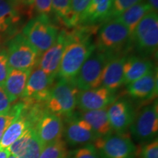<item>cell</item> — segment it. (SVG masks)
I'll list each match as a JSON object with an SVG mask.
<instances>
[{
  "instance_id": "obj_1",
  "label": "cell",
  "mask_w": 158,
  "mask_h": 158,
  "mask_svg": "<svg viewBox=\"0 0 158 158\" xmlns=\"http://www.w3.org/2000/svg\"><path fill=\"white\" fill-rule=\"evenodd\" d=\"M89 27H82L70 32L68 31V42L57 74L59 78H73L83 64L95 51L93 31Z\"/></svg>"
},
{
  "instance_id": "obj_2",
  "label": "cell",
  "mask_w": 158,
  "mask_h": 158,
  "mask_svg": "<svg viewBox=\"0 0 158 158\" xmlns=\"http://www.w3.org/2000/svg\"><path fill=\"white\" fill-rule=\"evenodd\" d=\"M79 92L72 79L59 78L45 102V109L59 116H70L76 107Z\"/></svg>"
},
{
  "instance_id": "obj_3",
  "label": "cell",
  "mask_w": 158,
  "mask_h": 158,
  "mask_svg": "<svg viewBox=\"0 0 158 158\" xmlns=\"http://www.w3.org/2000/svg\"><path fill=\"white\" fill-rule=\"evenodd\" d=\"M22 35L41 55L55 43L59 31L49 16L38 15L27 22Z\"/></svg>"
},
{
  "instance_id": "obj_4",
  "label": "cell",
  "mask_w": 158,
  "mask_h": 158,
  "mask_svg": "<svg viewBox=\"0 0 158 158\" xmlns=\"http://www.w3.org/2000/svg\"><path fill=\"white\" fill-rule=\"evenodd\" d=\"M130 42V35L127 27L116 19H111L106 21L99 29L96 50L111 56L121 53Z\"/></svg>"
},
{
  "instance_id": "obj_5",
  "label": "cell",
  "mask_w": 158,
  "mask_h": 158,
  "mask_svg": "<svg viewBox=\"0 0 158 158\" xmlns=\"http://www.w3.org/2000/svg\"><path fill=\"white\" fill-rule=\"evenodd\" d=\"M135 50L141 56L155 54L158 46V15L151 10L141 20L130 37Z\"/></svg>"
},
{
  "instance_id": "obj_6",
  "label": "cell",
  "mask_w": 158,
  "mask_h": 158,
  "mask_svg": "<svg viewBox=\"0 0 158 158\" xmlns=\"http://www.w3.org/2000/svg\"><path fill=\"white\" fill-rule=\"evenodd\" d=\"M92 144L102 158H135L137 148L127 133H113L98 138Z\"/></svg>"
},
{
  "instance_id": "obj_7",
  "label": "cell",
  "mask_w": 158,
  "mask_h": 158,
  "mask_svg": "<svg viewBox=\"0 0 158 158\" xmlns=\"http://www.w3.org/2000/svg\"><path fill=\"white\" fill-rule=\"evenodd\" d=\"M109 56L95 49L72 79L79 90L86 91L101 86L102 72Z\"/></svg>"
},
{
  "instance_id": "obj_8",
  "label": "cell",
  "mask_w": 158,
  "mask_h": 158,
  "mask_svg": "<svg viewBox=\"0 0 158 158\" xmlns=\"http://www.w3.org/2000/svg\"><path fill=\"white\" fill-rule=\"evenodd\" d=\"M7 58L10 68L31 70L37 65L40 54L22 34H19L9 41Z\"/></svg>"
},
{
  "instance_id": "obj_9",
  "label": "cell",
  "mask_w": 158,
  "mask_h": 158,
  "mask_svg": "<svg viewBox=\"0 0 158 158\" xmlns=\"http://www.w3.org/2000/svg\"><path fill=\"white\" fill-rule=\"evenodd\" d=\"M130 135L135 141L146 143L157 138L158 132V104L156 100L135 114L130 126Z\"/></svg>"
},
{
  "instance_id": "obj_10",
  "label": "cell",
  "mask_w": 158,
  "mask_h": 158,
  "mask_svg": "<svg viewBox=\"0 0 158 158\" xmlns=\"http://www.w3.org/2000/svg\"><path fill=\"white\" fill-rule=\"evenodd\" d=\"M55 79L36 66L31 71L21 98L26 102L45 103Z\"/></svg>"
},
{
  "instance_id": "obj_11",
  "label": "cell",
  "mask_w": 158,
  "mask_h": 158,
  "mask_svg": "<svg viewBox=\"0 0 158 158\" xmlns=\"http://www.w3.org/2000/svg\"><path fill=\"white\" fill-rule=\"evenodd\" d=\"M63 134L65 143L70 147L86 145L92 143L98 138L91 126L82 119L78 114L73 113L66 116Z\"/></svg>"
},
{
  "instance_id": "obj_12",
  "label": "cell",
  "mask_w": 158,
  "mask_h": 158,
  "mask_svg": "<svg viewBox=\"0 0 158 158\" xmlns=\"http://www.w3.org/2000/svg\"><path fill=\"white\" fill-rule=\"evenodd\" d=\"M107 113L110 126L116 133H127L135 116L133 104L125 98L116 100L108 107Z\"/></svg>"
},
{
  "instance_id": "obj_13",
  "label": "cell",
  "mask_w": 158,
  "mask_h": 158,
  "mask_svg": "<svg viewBox=\"0 0 158 158\" xmlns=\"http://www.w3.org/2000/svg\"><path fill=\"white\" fill-rule=\"evenodd\" d=\"M116 92L100 86L86 91H80L77 97L76 106L81 111L107 108L116 100Z\"/></svg>"
},
{
  "instance_id": "obj_14",
  "label": "cell",
  "mask_w": 158,
  "mask_h": 158,
  "mask_svg": "<svg viewBox=\"0 0 158 158\" xmlns=\"http://www.w3.org/2000/svg\"><path fill=\"white\" fill-rule=\"evenodd\" d=\"M68 31H61L52 46L40 56L37 66L54 78H57L59 65L68 42Z\"/></svg>"
},
{
  "instance_id": "obj_15",
  "label": "cell",
  "mask_w": 158,
  "mask_h": 158,
  "mask_svg": "<svg viewBox=\"0 0 158 158\" xmlns=\"http://www.w3.org/2000/svg\"><path fill=\"white\" fill-rule=\"evenodd\" d=\"M35 130L43 147L62 139L64 130L61 116L46 111L39 118L35 124Z\"/></svg>"
},
{
  "instance_id": "obj_16",
  "label": "cell",
  "mask_w": 158,
  "mask_h": 158,
  "mask_svg": "<svg viewBox=\"0 0 158 158\" xmlns=\"http://www.w3.org/2000/svg\"><path fill=\"white\" fill-rule=\"evenodd\" d=\"M127 54L111 55L102 72L101 86L116 92L123 84V65Z\"/></svg>"
},
{
  "instance_id": "obj_17",
  "label": "cell",
  "mask_w": 158,
  "mask_h": 158,
  "mask_svg": "<svg viewBox=\"0 0 158 158\" xmlns=\"http://www.w3.org/2000/svg\"><path fill=\"white\" fill-rule=\"evenodd\" d=\"M157 73L156 70L127 85V92L129 96L138 100L155 98L157 94Z\"/></svg>"
},
{
  "instance_id": "obj_18",
  "label": "cell",
  "mask_w": 158,
  "mask_h": 158,
  "mask_svg": "<svg viewBox=\"0 0 158 158\" xmlns=\"http://www.w3.org/2000/svg\"><path fill=\"white\" fill-rule=\"evenodd\" d=\"M155 70L151 59L136 55L127 56L123 65V84L135 81Z\"/></svg>"
},
{
  "instance_id": "obj_19",
  "label": "cell",
  "mask_w": 158,
  "mask_h": 158,
  "mask_svg": "<svg viewBox=\"0 0 158 158\" xmlns=\"http://www.w3.org/2000/svg\"><path fill=\"white\" fill-rule=\"evenodd\" d=\"M113 0H92L81 15L78 25L89 27L106 21Z\"/></svg>"
},
{
  "instance_id": "obj_20",
  "label": "cell",
  "mask_w": 158,
  "mask_h": 158,
  "mask_svg": "<svg viewBox=\"0 0 158 158\" xmlns=\"http://www.w3.org/2000/svg\"><path fill=\"white\" fill-rule=\"evenodd\" d=\"M34 127V124L23 107L21 114L12 122L2 137L0 149H8L11 144L25 133L26 130Z\"/></svg>"
},
{
  "instance_id": "obj_21",
  "label": "cell",
  "mask_w": 158,
  "mask_h": 158,
  "mask_svg": "<svg viewBox=\"0 0 158 158\" xmlns=\"http://www.w3.org/2000/svg\"><path fill=\"white\" fill-rule=\"evenodd\" d=\"M31 71L10 69L3 88L12 102L22 98Z\"/></svg>"
},
{
  "instance_id": "obj_22",
  "label": "cell",
  "mask_w": 158,
  "mask_h": 158,
  "mask_svg": "<svg viewBox=\"0 0 158 158\" xmlns=\"http://www.w3.org/2000/svg\"><path fill=\"white\" fill-rule=\"evenodd\" d=\"M107 108L81 111L78 114V116L91 126L98 138L105 137L114 133L108 120Z\"/></svg>"
},
{
  "instance_id": "obj_23",
  "label": "cell",
  "mask_w": 158,
  "mask_h": 158,
  "mask_svg": "<svg viewBox=\"0 0 158 158\" xmlns=\"http://www.w3.org/2000/svg\"><path fill=\"white\" fill-rule=\"evenodd\" d=\"M151 10H152L149 4L147 2L142 1L141 2L132 6L119 16L114 19L119 21L127 27L130 32V37H131L132 34L141 20Z\"/></svg>"
},
{
  "instance_id": "obj_24",
  "label": "cell",
  "mask_w": 158,
  "mask_h": 158,
  "mask_svg": "<svg viewBox=\"0 0 158 158\" xmlns=\"http://www.w3.org/2000/svg\"><path fill=\"white\" fill-rule=\"evenodd\" d=\"M20 20L19 11L9 0H0V32H6Z\"/></svg>"
},
{
  "instance_id": "obj_25",
  "label": "cell",
  "mask_w": 158,
  "mask_h": 158,
  "mask_svg": "<svg viewBox=\"0 0 158 158\" xmlns=\"http://www.w3.org/2000/svg\"><path fill=\"white\" fill-rule=\"evenodd\" d=\"M67 143L62 139L47 144L43 148L39 158H68Z\"/></svg>"
},
{
  "instance_id": "obj_26",
  "label": "cell",
  "mask_w": 158,
  "mask_h": 158,
  "mask_svg": "<svg viewBox=\"0 0 158 158\" xmlns=\"http://www.w3.org/2000/svg\"><path fill=\"white\" fill-rule=\"evenodd\" d=\"M92 0H71V9L64 25L68 27H76L78 26L81 15L85 10Z\"/></svg>"
},
{
  "instance_id": "obj_27",
  "label": "cell",
  "mask_w": 158,
  "mask_h": 158,
  "mask_svg": "<svg viewBox=\"0 0 158 158\" xmlns=\"http://www.w3.org/2000/svg\"><path fill=\"white\" fill-rule=\"evenodd\" d=\"M23 107L24 103L21 101L12 106V107L6 112L0 114V141L6 130L21 114Z\"/></svg>"
},
{
  "instance_id": "obj_28",
  "label": "cell",
  "mask_w": 158,
  "mask_h": 158,
  "mask_svg": "<svg viewBox=\"0 0 158 158\" xmlns=\"http://www.w3.org/2000/svg\"><path fill=\"white\" fill-rule=\"evenodd\" d=\"M35 133L34 127H30L26 130L25 133L21 137H19L11 146L8 148L10 154L19 157L22 154L30 141L33 134Z\"/></svg>"
},
{
  "instance_id": "obj_29",
  "label": "cell",
  "mask_w": 158,
  "mask_h": 158,
  "mask_svg": "<svg viewBox=\"0 0 158 158\" xmlns=\"http://www.w3.org/2000/svg\"><path fill=\"white\" fill-rule=\"evenodd\" d=\"M143 0H113L111 7H110L106 21L116 19L132 6L141 2Z\"/></svg>"
},
{
  "instance_id": "obj_30",
  "label": "cell",
  "mask_w": 158,
  "mask_h": 158,
  "mask_svg": "<svg viewBox=\"0 0 158 158\" xmlns=\"http://www.w3.org/2000/svg\"><path fill=\"white\" fill-rule=\"evenodd\" d=\"M53 12L64 24L70 13L71 0H51Z\"/></svg>"
},
{
  "instance_id": "obj_31",
  "label": "cell",
  "mask_w": 158,
  "mask_h": 158,
  "mask_svg": "<svg viewBox=\"0 0 158 158\" xmlns=\"http://www.w3.org/2000/svg\"><path fill=\"white\" fill-rule=\"evenodd\" d=\"M43 148V146L37 138L35 130V133L33 134L28 146L25 149L24 152L18 158H39Z\"/></svg>"
},
{
  "instance_id": "obj_32",
  "label": "cell",
  "mask_w": 158,
  "mask_h": 158,
  "mask_svg": "<svg viewBox=\"0 0 158 158\" xmlns=\"http://www.w3.org/2000/svg\"><path fill=\"white\" fill-rule=\"evenodd\" d=\"M70 158H102L92 143L77 148L69 155Z\"/></svg>"
},
{
  "instance_id": "obj_33",
  "label": "cell",
  "mask_w": 158,
  "mask_h": 158,
  "mask_svg": "<svg viewBox=\"0 0 158 158\" xmlns=\"http://www.w3.org/2000/svg\"><path fill=\"white\" fill-rule=\"evenodd\" d=\"M140 158H158L157 138L146 143L145 145L141 147Z\"/></svg>"
},
{
  "instance_id": "obj_34",
  "label": "cell",
  "mask_w": 158,
  "mask_h": 158,
  "mask_svg": "<svg viewBox=\"0 0 158 158\" xmlns=\"http://www.w3.org/2000/svg\"><path fill=\"white\" fill-rule=\"evenodd\" d=\"M10 69L7 50L0 49V86H3Z\"/></svg>"
},
{
  "instance_id": "obj_35",
  "label": "cell",
  "mask_w": 158,
  "mask_h": 158,
  "mask_svg": "<svg viewBox=\"0 0 158 158\" xmlns=\"http://www.w3.org/2000/svg\"><path fill=\"white\" fill-rule=\"evenodd\" d=\"M33 7L36 10L39 15L49 16L53 12L51 0H34Z\"/></svg>"
},
{
  "instance_id": "obj_36",
  "label": "cell",
  "mask_w": 158,
  "mask_h": 158,
  "mask_svg": "<svg viewBox=\"0 0 158 158\" xmlns=\"http://www.w3.org/2000/svg\"><path fill=\"white\" fill-rule=\"evenodd\" d=\"M12 101L3 86H0V114L6 112L12 107Z\"/></svg>"
},
{
  "instance_id": "obj_37",
  "label": "cell",
  "mask_w": 158,
  "mask_h": 158,
  "mask_svg": "<svg viewBox=\"0 0 158 158\" xmlns=\"http://www.w3.org/2000/svg\"><path fill=\"white\" fill-rule=\"evenodd\" d=\"M17 8L19 11V8L21 7H32L33 8V3L34 0H15Z\"/></svg>"
},
{
  "instance_id": "obj_38",
  "label": "cell",
  "mask_w": 158,
  "mask_h": 158,
  "mask_svg": "<svg viewBox=\"0 0 158 158\" xmlns=\"http://www.w3.org/2000/svg\"><path fill=\"white\" fill-rule=\"evenodd\" d=\"M147 2L151 7L153 11L157 12L158 10V0H147Z\"/></svg>"
},
{
  "instance_id": "obj_39",
  "label": "cell",
  "mask_w": 158,
  "mask_h": 158,
  "mask_svg": "<svg viewBox=\"0 0 158 158\" xmlns=\"http://www.w3.org/2000/svg\"><path fill=\"white\" fill-rule=\"evenodd\" d=\"M10 155L8 149H0V158H8Z\"/></svg>"
},
{
  "instance_id": "obj_40",
  "label": "cell",
  "mask_w": 158,
  "mask_h": 158,
  "mask_svg": "<svg viewBox=\"0 0 158 158\" xmlns=\"http://www.w3.org/2000/svg\"><path fill=\"white\" fill-rule=\"evenodd\" d=\"M9 1L10 2H11L12 4H13V5H14L15 7H16V9L18 10V8H17V6H16V3H15V0H9Z\"/></svg>"
},
{
  "instance_id": "obj_41",
  "label": "cell",
  "mask_w": 158,
  "mask_h": 158,
  "mask_svg": "<svg viewBox=\"0 0 158 158\" xmlns=\"http://www.w3.org/2000/svg\"><path fill=\"white\" fill-rule=\"evenodd\" d=\"M8 158H18L17 157H15V156H14V155H10V156H9V157Z\"/></svg>"
}]
</instances>
